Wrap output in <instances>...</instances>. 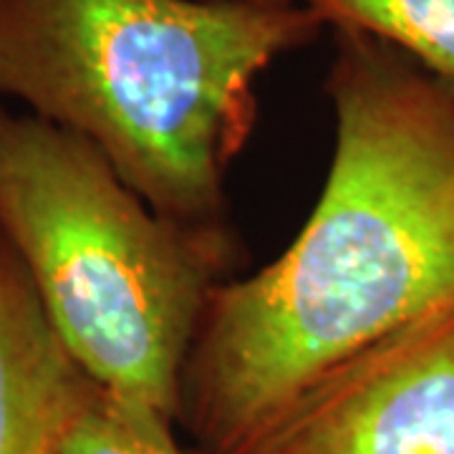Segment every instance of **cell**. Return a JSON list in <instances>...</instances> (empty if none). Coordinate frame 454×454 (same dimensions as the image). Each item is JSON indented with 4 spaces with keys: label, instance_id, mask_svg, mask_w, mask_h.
<instances>
[{
    "label": "cell",
    "instance_id": "6da1fadb",
    "mask_svg": "<svg viewBox=\"0 0 454 454\" xmlns=\"http://www.w3.org/2000/svg\"><path fill=\"white\" fill-rule=\"evenodd\" d=\"M333 154L306 225L210 295L179 384L200 454H247L301 402L454 316V91L366 33L336 31Z\"/></svg>",
    "mask_w": 454,
    "mask_h": 454
},
{
    "label": "cell",
    "instance_id": "7a4b0ae2",
    "mask_svg": "<svg viewBox=\"0 0 454 454\" xmlns=\"http://www.w3.org/2000/svg\"><path fill=\"white\" fill-rule=\"evenodd\" d=\"M321 28L301 3L0 0V94L86 139L152 210L225 230L255 83Z\"/></svg>",
    "mask_w": 454,
    "mask_h": 454
},
{
    "label": "cell",
    "instance_id": "3957f363",
    "mask_svg": "<svg viewBox=\"0 0 454 454\" xmlns=\"http://www.w3.org/2000/svg\"><path fill=\"white\" fill-rule=\"evenodd\" d=\"M0 235L79 372L177 422L225 230L164 217L86 139L0 104Z\"/></svg>",
    "mask_w": 454,
    "mask_h": 454
},
{
    "label": "cell",
    "instance_id": "277c9868",
    "mask_svg": "<svg viewBox=\"0 0 454 454\" xmlns=\"http://www.w3.org/2000/svg\"><path fill=\"white\" fill-rule=\"evenodd\" d=\"M247 454H454V316L313 391Z\"/></svg>",
    "mask_w": 454,
    "mask_h": 454
},
{
    "label": "cell",
    "instance_id": "5b68a950",
    "mask_svg": "<svg viewBox=\"0 0 454 454\" xmlns=\"http://www.w3.org/2000/svg\"><path fill=\"white\" fill-rule=\"evenodd\" d=\"M82 379L0 235V454H61Z\"/></svg>",
    "mask_w": 454,
    "mask_h": 454
},
{
    "label": "cell",
    "instance_id": "8992f818",
    "mask_svg": "<svg viewBox=\"0 0 454 454\" xmlns=\"http://www.w3.org/2000/svg\"><path fill=\"white\" fill-rule=\"evenodd\" d=\"M336 31L373 35L454 91V0H295Z\"/></svg>",
    "mask_w": 454,
    "mask_h": 454
},
{
    "label": "cell",
    "instance_id": "52a82bcc",
    "mask_svg": "<svg viewBox=\"0 0 454 454\" xmlns=\"http://www.w3.org/2000/svg\"><path fill=\"white\" fill-rule=\"evenodd\" d=\"M172 427L164 411L116 396L83 373L61 454H184Z\"/></svg>",
    "mask_w": 454,
    "mask_h": 454
},
{
    "label": "cell",
    "instance_id": "ba28073f",
    "mask_svg": "<svg viewBox=\"0 0 454 454\" xmlns=\"http://www.w3.org/2000/svg\"><path fill=\"white\" fill-rule=\"evenodd\" d=\"M217 3H247V5H293L295 0H217Z\"/></svg>",
    "mask_w": 454,
    "mask_h": 454
}]
</instances>
